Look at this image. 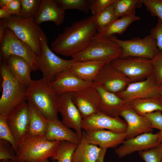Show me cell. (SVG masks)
Returning <instances> with one entry per match:
<instances>
[{
    "label": "cell",
    "mask_w": 162,
    "mask_h": 162,
    "mask_svg": "<svg viewBox=\"0 0 162 162\" xmlns=\"http://www.w3.org/2000/svg\"><path fill=\"white\" fill-rule=\"evenodd\" d=\"M146 116L149 120L153 128L159 130L158 138V142L162 143V112L160 111H155L147 114Z\"/></svg>",
    "instance_id": "40"
},
{
    "label": "cell",
    "mask_w": 162,
    "mask_h": 162,
    "mask_svg": "<svg viewBox=\"0 0 162 162\" xmlns=\"http://www.w3.org/2000/svg\"><path fill=\"white\" fill-rule=\"evenodd\" d=\"M30 112L28 135L45 136L47 129L48 120L30 103L28 102Z\"/></svg>",
    "instance_id": "27"
},
{
    "label": "cell",
    "mask_w": 162,
    "mask_h": 162,
    "mask_svg": "<svg viewBox=\"0 0 162 162\" xmlns=\"http://www.w3.org/2000/svg\"><path fill=\"white\" fill-rule=\"evenodd\" d=\"M140 0H115L112 5L116 17L134 15L136 8L142 6Z\"/></svg>",
    "instance_id": "30"
},
{
    "label": "cell",
    "mask_w": 162,
    "mask_h": 162,
    "mask_svg": "<svg viewBox=\"0 0 162 162\" xmlns=\"http://www.w3.org/2000/svg\"><path fill=\"white\" fill-rule=\"evenodd\" d=\"M106 151L102 149L100 153L95 162H104V159Z\"/></svg>",
    "instance_id": "45"
},
{
    "label": "cell",
    "mask_w": 162,
    "mask_h": 162,
    "mask_svg": "<svg viewBox=\"0 0 162 162\" xmlns=\"http://www.w3.org/2000/svg\"><path fill=\"white\" fill-rule=\"evenodd\" d=\"M122 117L127 125L125 132V140L140 134L152 132L151 122L146 116L138 114L129 104H126L122 109L119 116Z\"/></svg>",
    "instance_id": "15"
},
{
    "label": "cell",
    "mask_w": 162,
    "mask_h": 162,
    "mask_svg": "<svg viewBox=\"0 0 162 162\" xmlns=\"http://www.w3.org/2000/svg\"><path fill=\"white\" fill-rule=\"evenodd\" d=\"M0 162H18L15 160H2L0 161Z\"/></svg>",
    "instance_id": "49"
},
{
    "label": "cell",
    "mask_w": 162,
    "mask_h": 162,
    "mask_svg": "<svg viewBox=\"0 0 162 162\" xmlns=\"http://www.w3.org/2000/svg\"><path fill=\"white\" fill-rule=\"evenodd\" d=\"M139 154L145 162H161L162 143L148 150L139 152Z\"/></svg>",
    "instance_id": "35"
},
{
    "label": "cell",
    "mask_w": 162,
    "mask_h": 162,
    "mask_svg": "<svg viewBox=\"0 0 162 162\" xmlns=\"http://www.w3.org/2000/svg\"><path fill=\"white\" fill-rule=\"evenodd\" d=\"M129 104L138 114L141 116L156 111L162 112V97L160 95L149 98L136 99Z\"/></svg>",
    "instance_id": "29"
},
{
    "label": "cell",
    "mask_w": 162,
    "mask_h": 162,
    "mask_svg": "<svg viewBox=\"0 0 162 162\" xmlns=\"http://www.w3.org/2000/svg\"><path fill=\"white\" fill-rule=\"evenodd\" d=\"M161 162H162V160Z\"/></svg>",
    "instance_id": "52"
},
{
    "label": "cell",
    "mask_w": 162,
    "mask_h": 162,
    "mask_svg": "<svg viewBox=\"0 0 162 162\" xmlns=\"http://www.w3.org/2000/svg\"><path fill=\"white\" fill-rule=\"evenodd\" d=\"M122 52L121 47L108 38L94 36L85 49L71 57L76 62L94 61L108 64L119 58Z\"/></svg>",
    "instance_id": "6"
},
{
    "label": "cell",
    "mask_w": 162,
    "mask_h": 162,
    "mask_svg": "<svg viewBox=\"0 0 162 162\" xmlns=\"http://www.w3.org/2000/svg\"><path fill=\"white\" fill-rule=\"evenodd\" d=\"M151 60L155 83L158 86L162 85V52L160 51Z\"/></svg>",
    "instance_id": "39"
},
{
    "label": "cell",
    "mask_w": 162,
    "mask_h": 162,
    "mask_svg": "<svg viewBox=\"0 0 162 162\" xmlns=\"http://www.w3.org/2000/svg\"><path fill=\"white\" fill-rule=\"evenodd\" d=\"M88 143L101 148H115L125 140V133H118L110 130H99L86 131Z\"/></svg>",
    "instance_id": "22"
},
{
    "label": "cell",
    "mask_w": 162,
    "mask_h": 162,
    "mask_svg": "<svg viewBox=\"0 0 162 162\" xmlns=\"http://www.w3.org/2000/svg\"><path fill=\"white\" fill-rule=\"evenodd\" d=\"M131 81L110 64H104L99 71L93 82L106 90L117 93L124 90Z\"/></svg>",
    "instance_id": "11"
},
{
    "label": "cell",
    "mask_w": 162,
    "mask_h": 162,
    "mask_svg": "<svg viewBox=\"0 0 162 162\" xmlns=\"http://www.w3.org/2000/svg\"><path fill=\"white\" fill-rule=\"evenodd\" d=\"M59 94L44 78L32 80L28 86L27 100L47 119L57 118Z\"/></svg>",
    "instance_id": "2"
},
{
    "label": "cell",
    "mask_w": 162,
    "mask_h": 162,
    "mask_svg": "<svg viewBox=\"0 0 162 162\" xmlns=\"http://www.w3.org/2000/svg\"><path fill=\"white\" fill-rule=\"evenodd\" d=\"M40 53L37 56L36 61L43 78L50 82L58 74L69 69L75 61L61 58L53 53L48 45L47 37L44 33L40 38Z\"/></svg>",
    "instance_id": "7"
},
{
    "label": "cell",
    "mask_w": 162,
    "mask_h": 162,
    "mask_svg": "<svg viewBox=\"0 0 162 162\" xmlns=\"http://www.w3.org/2000/svg\"><path fill=\"white\" fill-rule=\"evenodd\" d=\"M94 86L100 96L98 112L113 118L119 117L122 109L126 104L125 102L116 93L99 86Z\"/></svg>",
    "instance_id": "20"
},
{
    "label": "cell",
    "mask_w": 162,
    "mask_h": 162,
    "mask_svg": "<svg viewBox=\"0 0 162 162\" xmlns=\"http://www.w3.org/2000/svg\"><path fill=\"white\" fill-rule=\"evenodd\" d=\"M58 6L65 10L77 9L86 14L90 10V0H55Z\"/></svg>",
    "instance_id": "33"
},
{
    "label": "cell",
    "mask_w": 162,
    "mask_h": 162,
    "mask_svg": "<svg viewBox=\"0 0 162 162\" xmlns=\"http://www.w3.org/2000/svg\"><path fill=\"white\" fill-rule=\"evenodd\" d=\"M52 162H57L56 160H53Z\"/></svg>",
    "instance_id": "51"
},
{
    "label": "cell",
    "mask_w": 162,
    "mask_h": 162,
    "mask_svg": "<svg viewBox=\"0 0 162 162\" xmlns=\"http://www.w3.org/2000/svg\"><path fill=\"white\" fill-rule=\"evenodd\" d=\"M45 136L51 141H68L79 144L80 140L77 134L64 125L58 118L48 120Z\"/></svg>",
    "instance_id": "23"
},
{
    "label": "cell",
    "mask_w": 162,
    "mask_h": 162,
    "mask_svg": "<svg viewBox=\"0 0 162 162\" xmlns=\"http://www.w3.org/2000/svg\"><path fill=\"white\" fill-rule=\"evenodd\" d=\"M0 139L7 140L12 146L16 152L17 147L14 139L8 125L6 117L0 115Z\"/></svg>",
    "instance_id": "36"
},
{
    "label": "cell",
    "mask_w": 162,
    "mask_h": 162,
    "mask_svg": "<svg viewBox=\"0 0 162 162\" xmlns=\"http://www.w3.org/2000/svg\"><path fill=\"white\" fill-rule=\"evenodd\" d=\"M12 0H0V6L1 8L6 7Z\"/></svg>",
    "instance_id": "47"
},
{
    "label": "cell",
    "mask_w": 162,
    "mask_h": 162,
    "mask_svg": "<svg viewBox=\"0 0 162 162\" xmlns=\"http://www.w3.org/2000/svg\"><path fill=\"white\" fill-rule=\"evenodd\" d=\"M1 59L5 62L12 74L19 82L27 86L30 84L32 81L31 73L33 70L25 60L14 55Z\"/></svg>",
    "instance_id": "24"
},
{
    "label": "cell",
    "mask_w": 162,
    "mask_h": 162,
    "mask_svg": "<svg viewBox=\"0 0 162 162\" xmlns=\"http://www.w3.org/2000/svg\"><path fill=\"white\" fill-rule=\"evenodd\" d=\"M6 118L17 148L28 135L30 112L28 103L26 101L19 105Z\"/></svg>",
    "instance_id": "12"
},
{
    "label": "cell",
    "mask_w": 162,
    "mask_h": 162,
    "mask_svg": "<svg viewBox=\"0 0 162 162\" xmlns=\"http://www.w3.org/2000/svg\"><path fill=\"white\" fill-rule=\"evenodd\" d=\"M101 150V148L88 143L84 130L80 141L73 154L71 162H95Z\"/></svg>",
    "instance_id": "25"
},
{
    "label": "cell",
    "mask_w": 162,
    "mask_h": 162,
    "mask_svg": "<svg viewBox=\"0 0 162 162\" xmlns=\"http://www.w3.org/2000/svg\"><path fill=\"white\" fill-rule=\"evenodd\" d=\"M65 14V10L58 6L55 0H41L34 18L39 25L50 21L58 26L63 23Z\"/></svg>",
    "instance_id": "21"
},
{
    "label": "cell",
    "mask_w": 162,
    "mask_h": 162,
    "mask_svg": "<svg viewBox=\"0 0 162 162\" xmlns=\"http://www.w3.org/2000/svg\"><path fill=\"white\" fill-rule=\"evenodd\" d=\"M150 34L155 40L159 51L162 52V22L159 19L156 26L151 30Z\"/></svg>",
    "instance_id": "42"
},
{
    "label": "cell",
    "mask_w": 162,
    "mask_h": 162,
    "mask_svg": "<svg viewBox=\"0 0 162 162\" xmlns=\"http://www.w3.org/2000/svg\"><path fill=\"white\" fill-rule=\"evenodd\" d=\"M153 75L141 81L130 83L122 91L116 93L126 104L137 99L146 98L160 95Z\"/></svg>",
    "instance_id": "14"
},
{
    "label": "cell",
    "mask_w": 162,
    "mask_h": 162,
    "mask_svg": "<svg viewBox=\"0 0 162 162\" xmlns=\"http://www.w3.org/2000/svg\"><path fill=\"white\" fill-rule=\"evenodd\" d=\"M140 2L152 16L158 17L162 22V0H140Z\"/></svg>",
    "instance_id": "38"
},
{
    "label": "cell",
    "mask_w": 162,
    "mask_h": 162,
    "mask_svg": "<svg viewBox=\"0 0 162 162\" xmlns=\"http://www.w3.org/2000/svg\"><path fill=\"white\" fill-rule=\"evenodd\" d=\"M1 59L14 55L20 57L29 64L35 72L38 70L37 55L27 44L18 38L10 28H6L3 38L0 42Z\"/></svg>",
    "instance_id": "9"
},
{
    "label": "cell",
    "mask_w": 162,
    "mask_h": 162,
    "mask_svg": "<svg viewBox=\"0 0 162 162\" xmlns=\"http://www.w3.org/2000/svg\"><path fill=\"white\" fill-rule=\"evenodd\" d=\"M38 162H50L48 159Z\"/></svg>",
    "instance_id": "50"
},
{
    "label": "cell",
    "mask_w": 162,
    "mask_h": 162,
    "mask_svg": "<svg viewBox=\"0 0 162 162\" xmlns=\"http://www.w3.org/2000/svg\"><path fill=\"white\" fill-rule=\"evenodd\" d=\"M108 38L122 48L119 58L138 57L152 60L160 52L155 40L150 34L142 38H134L128 40H120L114 36Z\"/></svg>",
    "instance_id": "8"
},
{
    "label": "cell",
    "mask_w": 162,
    "mask_h": 162,
    "mask_svg": "<svg viewBox=\"0 0 162 162\" xmlns=\"http://www.w3.org/2000/svg\"><path fill=\"white\" fill-rule=\"evenodd\" d=\"M16 152L8 141L0 139V160L16 161Z\"/></svg>",
    "instance_id": "37"
},
{
    "label": "cell",
    "mask_w": 162,
    "mask_h": 162,
    "mask_svg": "<svg viewBox=\"0 0 162 162\" xmlns=\"http://www.w3.org/2000/svg\"><path fill=\"white\" fill-rule=\"evenodd\" d=\"M4 8L7 9L11 15L20 16L21 9L20 0H12Z\"/></svg>",
    "instance_id": "43"
},
{
    "label": "cell",
    "mask_w": 162,
    "mask_h": 162,
    "mask_svg": "<svg viewBox=\"0 0 162 162\" xmlns=\"http://www.w3.org/2000/svg\"><path fill=\"white\" fill-rule=\"evenodd\" d=\"M157 88L159 94L162 97V85L158 86Z\"/></svg>",
    "instance_id": "48"
},
{
    "label": "cell",
    "mask_w": 162,
    "mask_h": 162,
    "mask_svg": "<svg viewBox=\"0 0 162 162\" xmlns=\"http://www.w3.org/2000/svg\"><path fill=\"white\" fill-rule=\"evenodd\" d=\"M6 28L2 25L0 24V42L2 41L3 38Z\"/></svg>",
    "instance_id": "46"
},
{
    "label": "cell",
    "mask_w": 162,
    "mask_h": 162,
    "mask_svg": "<svg viewBox=\"0 0 162 162\" xmlns=\"http://www.w3.org/2000/svg\"><path fill=\"white\" fill-rule=\"evenodd\" d=\"M58 111L62 116V123L68 128L74 129L81 139L83 132L81 128L83 119L72 101V93L59 94Z\"/></svg>",
    "instance_id": "13"
},
{
    "label": "cell",
    "mask_w": 162,
    "mask_h": 162,
    "mask_svg": "<svg viewBox=\"0 0 162 162\" xmlns=\"http://www.w3.org/2000/svg\"><path fill=\"white\" fill-rule=\"evenodd\" d=\"M72 98L83 119L98 112L100 96L94 86L72 92Z\"/></svg>",
    "instance_id": "18"
},
{
    "label": "cell",
    "mask_w": 162,
    "mask_h": 162,
    "mask_svg": "<svg viewBox=\"0 0 162 162\" xmlns=\"http://www.w3.org/2000/svg\"><path fill=\"white\" fill-rule=\"evenodd\" d=\"M140 19L135 15L121 17L113 21L104 29L97 32L95 36L108 38L115 34L121 35L131 24Z\"/></svg>",
    "instance_id": "28"
},
{
    "label": "cell",
    "mask_w": 162,
    "mask_h": 162,
    "mask_svg": "<svg viewBox=\"0 0 162 162\" xmlns=\"http://www.w3.org/2000/svg\"><path fill=\"white\" fill-rule=\"evenodd\" d=\"M78 144L66 141L60 142L56 155L51 158L57 162H71L73 153Z\"/></svg>",
    "instance_id": "32"
},
{
    "label": "cell",
    "mask_w": 162,
    "mask_h": 162,
    "mask_svg": "<svg viewBox=\"0 0 162 162\" xmlns=\"http://www.w3.org/2000/svg\"><path fill=\"white\" fill-rule=\"evenodd\" d=\"M97 32L94 16H89L66 27L51 43V49L57 54L71 57L85 49Z\"/></svg>",
    "instance_id": "1"
},
{
    "label": "cell",
    "mask_w": 162,
    "mask_h": 162,
    "mask_svg": "<svg viewBox=\"0 0 162 162\" xmlns=\"http://www.w3.org/2000/svg\"><path fill=\"white\" fill-rule=\"evenodd\" d=\"M158 132L155 134L150 132L125 140L122 145L115 149V152L122 158L136 152L148 150L160 144L158 142Z\"/></svg>",
    "instance_id": "17"
},
{
    "label": "cell",
    "mask_w": 162,
    "mask_h": 162,
    "mask_svg": "<svg viewBox=\"0 0 162 162\" xmlns=\"http://www.w3.org/2000/svg\"><path fill=\"white\" fill-rule=\"evenodd\" d=\"M41 0H20V16L24 18L34 17L37 12Z\"/></svg>",
    "instance_id": "34"
},
{
    "label": "cell",
    "mask_w": 162,
    "mask_h": 162,
    "mask_svg": "<svg viewBox=\"0 0 162 162\" xmlns=\"http://www.w3.org/2000/svg\"><path fill=\"white\" fill-rule=\"evenodd\" d=\"M11 15L9 12L5 8H0V18L1 19L7 18Z\"/></svg>",
    "instance_id": "44"
},
{
    "label": "cell",
    "mask_w": 162,
    "mask_h": 162,
    "mask_svg": "<svg viewBox=\"0 0 162 162\" xmlns=\"http://www.w3.org/2000/svg\"><path fill=\"white\" fill-rule=\"evenodd\" d=\"M106 64L100 61H75L69 69L70 71L81 80L93 82L99 70Z\"/></svg>",
    "instance_id": "26"
},
{
    "label": "cell",
    "mask_w": 162,
    "mask_h": 162,
    "mask_svg": "<svg viewBox=\"0 0 162 162\" xmlns=\"http://www.w3.org/2000/svg\"><path fill=\"white\" fill-rule=\"evenodd\" d=\"M110 64L131 82L147 78L153 74L151 60L144 58H118Z\"/></svg>",
    "instance_id": "10"
},
{
    "label": "cell",
    "mask_w": 162,
    "mask_h": 162,
    "mask_svg": "<svg viewBox=\"0 0 162 162\" xmlns=\"http://www.w3.org/2000/svg\"><path fill=\"white\" fill-rule=\"evenodd\" d=\"M93 16L97 32L104 29L118 19L115 14L112 4L98 15Z\"/></svg>",
    "instance_id": "31"
},
{
    "label": "cell",
    "mask_w": 162,
    "mask_h": 162,
    "mask_svg": "<svg viewBox=\"0 0 162 162\" xmlns=\"http://www.w3.org/2000/svg\"><path fill=\"white\" fill-rule=\"evenodd\" d=\"M0 24L10 29L16 36L28 45L38 56L40 53V39L44 33L34 17L23 18L11 15L2 19Z\"/></svg>",
    "instance_id": "5"
},
{
    "label": "cell",
    "mask_w": 162,
    "mask_h": 162,
    "mask_svg": "<svg viewBox=\"0 0 162 162\" xmlns=\"http://www.w3.org/2000/svg\"><path fill=\"white\" fill-rule=\"evenodd\" d=\"M115 0H90L89 9L93 16H96L110 5L112 4Z\"/></svg>",
    "instance_id": "41"
},
{
    "label": "cell",
    "mask_w": 162,
    "mask_h": 162,
    "mask_svg": "<svg viewBox=\"0 0 162 162\" xmlns=\"http://www.w3.org/2000/svg\"><path fill=\"white\" fill-rule=\"evenodd\" d=\"M60 142L51 141L45 136L28 135L18 146L16 161L18 162H38L55 157Z\"/></svg>",
    "instance_id": "4"
},
{
    "label": "cell",
    "mask_w": 162,
    "mask_h": 162,
    "mask_svg": "<svg viewBox=\"0 0 162 162\" xmlns=\"http://www.w3.org/2000/svg\"><path fill=\"white\" fill-rule=\"evenodd\" d=\"M0 60L2 94L0 99V115L7 117L27 100L28 86L19 82L12 74L5 62Z\"/></svg>",
    "instance_id": "3"
},
{
    "label": "cell",
    "mask_w": 162,
    "mask_h": 162,
    "mask_svg": "<svg viewBox=\"0 0 162 162\" xmlns=\"http://www.w3.org/2000/svg\"><path fill=\"white\" fill-rule=\"evenodd\" d=\"M55 90L58 94L73 92L94 86L93 82L83 81L71 72L69 69L57 74L51 82Z\"/></svg>",
    "instance_id": "19"
},
{
    "label": "cell",
    "mask_w": 162,
    "mask_h": 162,
    "mask_svg": "<svg viewBox=\"0 0 162 162\" xmlns=\"http://www.w3.org/2000/svg\"><path fill=\"white\" fill-rule=\"evenodd\" d=\"M127 127L126 122L119 117L113 118L98 112L82 119L81 124L82 129L86 131L108 129L123 133Z\"/></svg>",
    "instance_id": "16"
}]
</instances>
